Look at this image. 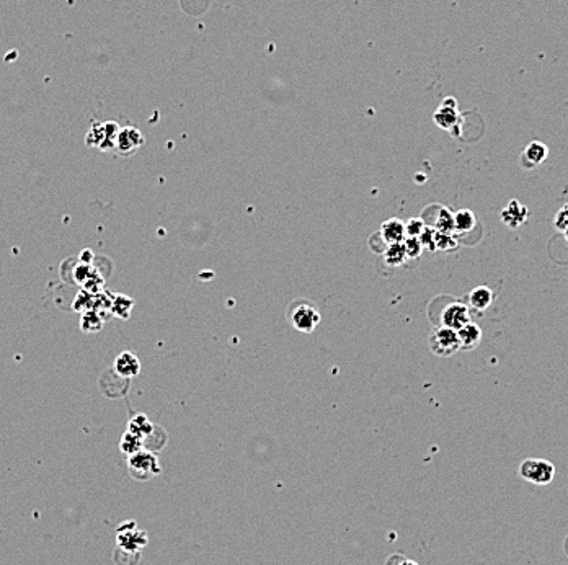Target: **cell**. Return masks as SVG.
<instances>
[{
  "instance_id": "6",
  "label": "cell",
  "mask_w": 568,
  "mask_h": 565,
  "mask_svg": "<svg viewBox=\"0 0 568 565\" xmlns=\"http://www.w3.org/2000/svg\"><path fill=\"white\" fill-rule=\"evenodd\" d=\"M435 123L438 125L441 129H452V127L457 126V123L461 120L459 114V105H457V100L452 99V97H448L441 101L439 108L435 112Z\"/></svg>"
},
{
  "instance_id": "12",
  "label": "cell",
  "mask_w": 568,
  "mask_h": 565,
  "mask_svg": "<svg viewBox=\"0 0 568 565\" xmlns=\"http://www.w3.org/2000/svg\"><path fill=\"white\" fill-rule=\"evenodd\" d=\"M547 155H549V149L544 142L541 141H532L528 144V147L524 149L523 152V160L526 164V167H536V165H539L544 162L547 159Z\"/></svg>"
},
{
  "instance_id": "15",
  "label": "cell",
  "mask_w": 568,
  "mask_h": 565,
  "mask_svg": "<svg viewBox=\"0 0 568 565\" xmlns=\"http://www.w3.org/2000/svg\"><path fill=\"white\" fill-rule=\"evenodd\" d=\"M477 226L476 214H474L470 210H461L454 214V232L457 234H467L474 231V227Z\"/></svg>"
},
{
  "instance_id": "3",
  "label": "cell",
  "mask_w": 568,
  "mask_h": 565,
  "mask_svg": "<svg viewBox=\"0 0 568 565\" xmlns=\"http://www.w3.org/2000/svg\"><path fill=\"white\" fill-rule=\"evenodd\" d=\"M519 475L524 481L536 484V486H549L554 481L555 466L550 461L529 457L521 462Z\"/></svg>"
},
{
  "instance_id": "22",
  "label": "cell",
  "mask_w": 568,
  "mask_h": 565,
  "mask_svg": "<svg viewBox=\"0 0 568 565\" xmlns=\"http://www.w3.org/2000/svg\"><path fill=\"white\" fill-rule=\"evenodd\" d=\"M435 236H436V229L435 227H428L426 226L425 229H423V232L419 234V237H418L422 247L426 249V250H436Z\"/></svg>"
},
{
  "instance_id": "24",
  "label": "cell",
  "mask_w": 568,
  "mask_h": 565,
  "mask_svg": "<svg viewBox=\"0 0 568 565\" xmlns=\"http://www.w3.org/2000/svg\"><path fill=\"white\" fill-rule=\"evenodd\" d=\"M555 227H557V231L563 232L565 229L568 227V203L565 206L560 208V211L557 212V216H555Z\"/></svg>"
},
{
  "instance_id": "21",
  "label": "cell",
  "mask_w": 568,
  "mask_h": 565,
  "mask_svg": "<svg viewBox=\"0 0 568 565\" xmlns=\"http://www.w3.org/2000/svg\"><path fill=\"white\" fill-rule=\"evenodd\" d=\"M404 245H405L406 257L419 258V255H422L423 252V247H422V244H419L418 237H406V239L404 240Z\"/></svg>"
},
{
  "instance_id": "11",
  "label": "cell",
  "mask_w": 568,
  "mask_h": 565,
  "mask_svg": "<svg viewBox=\"0 0 568 565\" xmlns=\"http://www.w3.org/2000/svg\"><path fill=\"white\" fill-rule=\"evenodd\" d=\"M379 234L387 245L398 244V242L405 240V224L402 223L400 219L392 218V219L385 221V223L383 224V227H380Z\"/></svg>"
},
{
  "instance_id": "9",
  "label": "cell",
  "mask_w": 568,
  "mask_h": 565,
  "mask_svg": "<svg viewBox=\"0 0 568 565\" xmlns=\"http://www.w3.org/2000/svg\"><path fill=\"white\" fill-rule=\"evenodd\" d=\"M144 144V138L141 131L135 127H125V129L118 133L116 147L120 149L122 154H133L135 149H139Z\"/></svg>"
},
{
  "instance_id": "1",
  "label": "cell",
  "mask_w": 568,
  "mask_h": 565,
  "mask_svg": "<svg viewBox=\"0 0 568 565\" xmlns=\"http://www.w3.org/2000/svg\"><path fill=\"white\" fill-rule=\"evenodd\" d=\"M128 466L129 475L135 479V481L147 482L151 481V479H154L155 475L160 474L159 460H157L155 454L149 451V449H141V451L129 456Z\"/></svg>"
},
{
  "instance_id": "8",
  "label": "cell",
  "mask_w": 568,
  "mask_h": 565,
  "mask_svg": "<svg viewBox=\"0 0 568 565\" xmlns=\"http://www.w3.org/2000/svg\"><path fill=\"white\" fill-rule=\"evenodd\" d=\"M113 369L114 373H116V376L125 377V379H131V377L139 375V371H141V363H139V358L134 353L122 351L116 358V361H114Z\"/></svg>"
},
{
  "instance_id": "26",
  "label": "cell",
  "mask_w": 568,
  "mask_h": 565,
  "mask_svg": "<svg viewBox=\"0 0 568 565\" xmlns=\"http://www.w3.org/2000/svg\"><path fill=\"white\" fill-rule=\"evenodd\" d=\"M563 234H565V237H567V240H568V227L565 229V231H563Z\"/></svg>"
},
{
  "instance_id": "13",
  "label": "cell",
  "mask_w": 568,
  "mask_h": 565,
  "mask_svg": "<svg viewBox=\"0 0 568 565\" xmlns=\"http://www.w3.org/2000/svg\"><path fill=\"white\" fill-rule=\"evenodd\" d=\"M457 337H459L461 348H464V350H474V348L480 343L482 330L478 325L469 322V324H465L462 329L457 330Z\"/></svg>"
},
{
  "instance_id": "10",
  "label": "cell",
  "mask_w": 568,
  "mask_h": 565,
  "mask_svg": "<svg viewBox=\"0 0 568 565\" xmlns=\"http://www.w3.org/2000/svg\"><path fill=\"white\" fill-rule=\"evenodd\" d=\"M528 214H529L528 208L521 205V203L516 201V199H513V201L508 203V206L503 210L502 221L506 224L508 227L518 229L519 226H523V224L526 223Z\"/></svg>"
},
{
  "instance_id": "18",
  "label": "cell",
  "mask_w": 568,
  "mask_h": 565,
  "mask_svg": "<svg viewBox=\"0 0 568 565\" xmlns=\"http://www.w3.org/2000/svg\"><path fill=\"white\" fill-rule=\"evenodd\" d=\"M433 227L439 232L454 234V214L446 210V208H441L438 216H436Z\"/></svg>"
},
{
  "instance_id": "20",
  "label": "cell",
  "mask_w": 568,
  "mask_h": 565,
  "mask_svg": "<svg viewBox=\"0 0 568 565\" xmlns=\"http://www.w3.org/2000/svg\"><path fill=\"white\" fill-rule=\"evenodd\" d=\"M435 244H436V250H443V252H449V250H454L457 247V240L454 239V234H444L439 231H436Z\"/></svg>"
},
{
  "instance_id": "17",
  "label": "cell",
  "mask_w": 568,
  "mask_h": 565,
  "mask_svg": "<svg viewBox=\"0 0 568 565\" xmlns=\"http://www.w3.org/2000/svg\"><path fill=\"white\" fill-rule=\"evenodd\" d=\"M128 430L131 433H134V435L141 436L142 440H146L147 436L152 433V430H154V425L147 420L146 415H135V417L129 422Z\"/></svg>"
},
{
  "instance_id": "4",
  "label": "cell",
  "mask_w": 568,
  "mask_h": 565,
  "mask_svg": "<svg viewBox=\"0 0 568 565\" xmlns=\"http://www.w3.org/2000/svg\"><path fill=\"white\" fill-rule=\"evenodd\" d=\"M428 343H430V350L433 351L436 356H441V358L452 356L456 351L461 350L459 337H457L456 330L448 329V327L443 325L430 335Z\"/></svg>"
},
{
  "instance_id": "5",
  "label": "cell",
  "mask_w": 568,
  "mask_h": 565,
  "mask_svg": "<svg viewBox=\"0 0 568 565\" xmlns=\"http://www.w3.org/2000/svg\"><path fill=\"white\" fill-rule=\"evenodd\" d=\"M320 322V312L311 304H299L292 309L291 324L302 334H311Z\"/></svg>"
},
{
  "instance_id": "16",
  "label": "cell",
  "mask_w": 568,
  "mask_h": 565,
  "mask_svg": "<svg viewBox=\"0 0 568 565\" xmlns=\"http://www.w3.org/2000/svg\"><path fill=\"white\" fill-rule=\"evenodd\" d=\"M384 258H385V262H387L391 266L404 265V263L406 262V258H409V257H406L404 242H398V244L387 245V249L384 250Z\"/></svg>"
},
{
  "instance_id": "2",
  "label": "cell",
  "mask_w": 568,
  "mask_h": 565,
  "mask_svg": "<svg viewBox=\"0 0 568 565\" xmlns=\"http://www.w3.org/2000/svg\"><path fill=\"white\" fill-rule=\"evenodd\" d=\"M149 538L146 531L139 529L134 521H125L116 529V549L141 554V551L147 546Z\"/></svg>"
},
{
  "instance_id": "25",
  "label": "cell",
  "mask_w": 568,
  "mask_h": 565,
  "mask_svg": "<svg viewBox=\"0 0 568 565\" xmlns=\"http://www.w3.org/2000/svg\"><path fill=\"white\" fill-rule=\"evenodd\" d=\"M396 565H418L417 562H413V560H410V559H405V557H402V555H398L397 557V564Z\"/></svg>"
},
{
  "instance_id": "23",
  "label": "cell",
  "mask_w": 568,
  "mask_h": 565,
  "mask_svg": "<svg viewBox=\"0 0 568 565\" xmlns=\"http://www.w3.org/2000/svg\"><path fill=\"white\" fill-rule=\"evenodd\" d=\"M425 223L419 218H412L405 224V236L406 237H419V234L425 229Z\"/></svg>"
},
{
  "instance_id": "14",
  "label": "cell",
  "mask_w": 568,
  "mask_h": 565,
  "mask_svg": "<svg viewBox=\"0 0 568 565\" xmlns=\"http://www.w3.org/2000/svg\"><path fill=\"white\" fill-rule=\"evenodd\" d=\"M493 299H495L493 291L487 286H478L476 288V290L470 291V294H469L470 307L476 309V311L478 312L487 311V309L491 305V303H493Z\"/></svg>"
},
{
  "instance_id": "7",
  "label": "cell",
  "mask_w": 568,
  "mask_h": 565,
  "mask_svg": "<svg viewBox=\"0 0 568 565\" xmlns=\"http://www.w3.org/2000/svg\"><path fill=\"white\" fill-rule=\"evenodd\" d=\"M441 322H443V327H448V329H452L457 332V330L470 322L469 307L461 303H452L446 305L443 316H441Z\"/></svg>"
},
{
  "instance_id": "19",
  "label": "cell",
  "mask_w": 568,
  "mask_h": 565,
  "mask_svg": "<svg viewBox=\"0 0 568 565\" xmlns=\"http://www.w3.org/2000/svg\"><path fill=\"white\" fill-rule=\"evenodd\" d=\"M120 448L126 454H128V456H133L134 453H138V451H141V449H144V440L141 438V436L134 435V433H131L128 430L125 433V435H122Z\"/></svg>"
}]
</instances>
